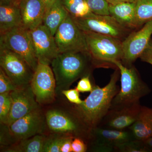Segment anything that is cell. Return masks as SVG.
I'll return each mask as SVG.
<instances>
[{
    "label": "cell",
    "instance_id": "obj_28",
    "mask_svg": "<svg viewBox=\"0 0 152 152\" xmlns=\"http://www.w3.org/2000/svg\"><path fill=\"white\" fill-rule=\"evenodd\" d=\"M18 87L6 75L0 68V94L11 92L17 89Z\"/></svg>",
    "mask_w": 152,
    "mask_h": 152
},
{
    "label": "cell",
    "instance_id": "obj_11",
    "mask_svg": "<svg viewBox=\"0 0 152 152\" xmlns=\"http://www.w3.org/2000/svg\"><path fill=\"white\" fill-rule=\"evenodd\" d=\"M46 123L49 129L55 133H64L82 139H89L75 115H70L56 110L48 111L45 114Z\"/></svg>",
    "mask_w": 152,
    "mask_h": 152
},
{
    "label": "cell",
    "instance_id": "obj_7",
    "mask_svg": "<svg viewBox=\"0 0 152 152\" xmlns=\"http://www.w3.org/2000/svg\"><path fill=\"white\" fill-rule=\"evenodd\" d=\"M54 37L60 53L72 52L88 53L83 31L69 14L58 28Z\"/></svg>",
    "mask_w": 152,
    "mask_h": 152
},
{
    "label": "cell",
    "instance_id": "obj_4",
    "mask_svg": "<svg viewBox=\"0 0 152 152\" xmlns=\"http://www.w3.org/2000/svg\"><path fill=\"white\" fill-rule=\"evenodd\" d=\"M83 33L89 54L95 66H114V61H121L123 41L112 36L92 32Z\"/></svg>",
    "mask_w": 152,
    "mask_h": 152
},
{
    "label": "cell",
    "instance_id": "obj_12",
    "mask_svg": "<svg viewBox=\"0 0 152 152\" xmlns=\"http://www.w3.org/2000/svg\"><path fill=\"white\" fill-rule=\"evenodd\" d=\"M45 117H44L39 108L6 126L10 137L18 142L42 134L45 129Z\"/></svg>",
    "mask_w": 152,
    "mask_h": 152
},
{
    "label": "cell",
    "instance_id": "obj_6",
    "mask_svg": "<svg viewBox=\"0 0 152 152\" xmlns=\"http://www.w3.org/2000/svg\"><path fill=\"white\" fill-rule=\"evenodd\" d=\"M72 19L83 31L92 32L112 36L122 41L131 32V30L120 25L110 15H103L93 13L85 18Z\"/></svg>",
    "mask_w": 152,
    "mask_h": 152
},
{
    "label": "cell",
    "instance_id": "obj_31",
    "mask_svg": "<svg viewBox=\"0 0 152 152\" xmlns=\"http://www.w3.org/2000/svg\"><path fill=\"white\" fill-rule=\"evenodd\" d=\"M61 93L70 102L75 104H80L83 101L80 98V92L76 88L64 90Z\"/></svg>",
    "mask_w": 152,
    "mask_h": 152
},
{
    "label": "cell",
    "instance_id": "obj_16",
    "mask_svg": "<svg viewBox=\"0 0 152 152\" xmlns=\"http://www.w3.org/2000/svg\"><path fill=\"white\" fill-rule=\"evenodd\" d=\"M12 106L7 124L9 125L17 120L39 108V104L30 84L18 87L10 93Z\"/></svg>",
    "mask_w": 152,
    "mask_h": 152
},
{
    "label": "cell",
    "instance_id": "obj_38",
    "mask_svg": "<svg viewBox=\"0 0 152 152\" xmlns=\"http://www.w3.org/2000/svg\"><path fill=\"white\" fill-rule=\"evenodd\" d=\"M145 144L152 150V137L144 141Z\"/></svg>",
    "mask_w": 152,
    "mask_h": 152
},
{
    "label": "cell",
    "instance_id": "obj_3",
    "mask_svg": "<svg viewBox=\"0 0 152 152\" xmlns=\"http://www.w3.org/2000/svg\"><path fill=\"white\" fill-rule=\"evenodd\" d=\"M113 64L119 70L121 86L110 108L140 102L141 98L151 93V89L142 80L134 66H126L119 61H114Z\"/></svg>",
    "mask_w": 152,
    "mask_h": 152
},
{
    "label": "cell",
    "instance_id": "obj_23",
    "mask_svg": "<svg viewBox=\"0 0 152 152\" xmlns=\"http://www.w3.org/2000/svg\"><path fill=\"white\" fill-rule=\"evenodd\" d=\"M70 15L74 18H81L93 14L85 0H62Z\"/></svg>",
    "mask_w": 152,
    "mask_h": 152
},
{
    "label": "cell",
    "instance_id": "obj_22",
    "mask_svg": "<svg viewBox=\"0 0 152 152\" xmlns=\"http://www.w3.org/2000/svg\"><path fill=\"white\" fill-rule=\"evenodd\" d=\"M46 136L42 134L18 142L7 147L4 151L8 152H43Z\"/></svg>",
    "mask_w": 152,
    "mask_h": 152
},
{
    "label": "cell",
    "instance_id": "obj_29",
    "mask_svg": "<svg viewBox=\"0 0 152 152\" xmlns=\"http://www.w3.org/2000/svg\"><path fill=\"white\" fill-rule=\"evenodd\" d=\"M65 137H52L46 140L43 152H61V147Z\"/></svg>",
    "mask_w": 152,
    "mask_h": 152
},
{
    "label": "cell",
    "instance_id": "obj_2",
    "mask_svg": "<svg viewBox=\"0 0 152 152\" xmlns=\"http://www.w3.org/2000/svg\"><path fill=\"white\" fill-rule=\"evenodd\" d=\"M56 81V93L69 89L71 85L83 76L90 75L91 65L94 66L88 53H61L50 64Z\"/></svg>",
    "mask_w": 152,
    "mask_h": 152
},
{
    "label": "cell",
    "instance_id": "obj_21",
    "mask_svg": "<svg viewBox=\"0 0 152 152\" xmlns=\"http://www.w3.org/2000/svg\"><path fill=\"white\" fill-rule=\"evenodd\" d=\"M69 14L62 0H56L46 11L42 24L54 36L58 28L69 15Z\"/></svg>",
    "mask_w": 152,
    "mask_h": 152
},
{
    "label": "cell",
    "instance_id": "obj_27",
    "mask_svg": "<svg viewBox=\"0 0 152 152\" xmlns=\"http://www.w3.org/2000/svg\"><path fill=\"white\" fill-rule=\"evenodd\" d=\"M93 13L98 15H110L109 5L106 0H85Z\"/></svg>",
    "mask_w": 152,
    "mask_h": 152
},
{
    "label": "cell",
    "instance_id": "obj_32",
    "mask_svg": "<svg viewBox=\"0 0 152 152\" xmlns=\"http://www.w3.org/2000/svg\"><path fill=\"white\" fill-rule=\"evenodd\" d=\"M141 61L152 65V39H151L145 48L140 57Z\"/></svg>",
    "mask_w": 152,
    "mask_h": 152
},
{
    "label": "cell",
    "instance_id": "obj_9",
    "mask_svg": "<svg viewBox=\"0 0 152 152\" xmlns=\"http://www.w3.org/2000/svg\"><path fill=\"white\" fill-rule=\"evenodd\" d=\"M89 140L91 151L115 152L119 145L134 139L129 129L118 130L97 127L91 132Z\"/></svg>",
    "mask_w": 152,
    "mask_h": 152
},
{
    "label": "cell",
    "instance_id": "obj_35",
    "mask_svg": "<svg viewBox=\"0 0 152 152\" xmlns=\"http://www.w3.org/2000/svg\"><path fill=\"white\" fill-rule=\"evenodd\" d=\"M21 0H0V4L19 5Z\"/></svg>",
    "mask_w": 152,
    "mask_h": 152
},
{
    "label": "cell",
    "instance_id": "obj_24",
    "mask_svg": "<svg viewBox=\"0 0 152 152\" xmlns=\"http://www.w3.org/2000/svg\"><path fill=\"white\" fill-rule=\"evenodd\" d=\"M136 25L139 28L152 20V0H137L136 2Z\"/></svg>",
    "mask_w": 152,
    "mask_h": 152
},
{
    "label": "cell",
    "instance_id": "obj_33",
    "mask_svg": "<svg viewBox=\"0 0 152 152\" xmlns=\"http://www.w3.org/2000/svg\"><path fill=\"white\" fill-rule=\"evenodd\" d=\"M72 149L73 152H85L88 150L87 145L83 139L76 137L73 140Z\"/></svg>",
    "mask_w": 152,
    "mask_h": 152
},
{
    "label": "cell",
    "instance_id": "obj_26",
    "mask_svg": "<svg viewBox=\"0 0 152 152\" xmlns=\"http://www.w3.org/2000/svg\"><path fill=\"white\" fill-rule=\"evenodd\" d=\"M10 92L0 94V121L2 125L7 124L12 106Z\"/></svg>",
    "mask_w": 152,
    "mask_h": 152
},
{
    "label": "cell",
    "instance_id": "obj_13",
    "mask_svg": "<svg viewBox=\"0 0 152 152\" xmlns=\"http://www.w3.org/2000/svg\"><path fill=\"white\" fill-rule=\"evenodd\" d=\"M152 34V20L147 22L137 31L130 33L123 41V64L130 67L140 58Z\"/></svg>",
    "mask_w": 152,
    "mask_h": 152
},
{
    "label": "cell",
    "instance_id": "obj_1",
    "mask_svg": "<svg viewBox=\"0 0 152 152\" xmlns=\"http://www.w3.org/2000/svg\"><path fill=\"white\" fill-rule=\"evenodd\" d=\"M120 76L119 70L117 68L107 84L103 88L94 86L82 104H75V115L90 135L92 130L99 126L110 110L113 99L119 91L117 82Z\"/></svg>",
    "mask_w": 152,
    "mask_h": 152
},
{
    "label": "cell",
    "instance_id": "obj_34",
    "mask_svg": "<svg viewBox=\"0 0 152 152\" xmlns=\"http://www.w3.org/2000/svg\"><path fill=\"white\" fill-rule=\"evenodd\" d=\"M74 137L72 135L65 137L61 146V152H73L72 145Z\"/></svg>",
    "mask_w": 152,
    "mask_h": 152
},
{
    "label": "cell",
    "instance_id": "obj_10",
    "mask_svg": "<svg viewBox=\"0 0 152 152\" xmlns=\"http://www.w3.org/2000/svg\"><path fill=\"white\" fill-rule=\"evenodd\" d=\"M36 99L39 104L51 103L56 94V81L49 65L39 63L30 83Z\"/></svg>",
    "mask_w": 152,
    "mask_h": 152
},
{
    "label": "cell",
    "instance_id": "obj_37",
    "mask_svg": "<svg viewBox=\"0 0 152 152\" xmlns=\"http://www.w3.org/2000/svg\"><path fill=\"white\" fill-rule=\"evenodd\" d=\"M45 6L46 10L54 4L56 0H41Z\"/></svg>",
    "mask_w": 152,
    "mask_h": 152
},
{
    "label": "cell",
    "instance_id": "obj_25",
    "mask_svg": "<svg viewBox=\"0 0 152 152\" xmlns=\"http://www.w3.org/2000/svg\"><path fill=\"white\" fill-rule=\"evenodd\" d=\"M116 152H152V150L144 141L134 140L119 145L117 148Z\"/></svg>",
    "mask_w": 152,
    "mask_h": 152
},
{
    "label": "cell",
    "instance_id": "obj_36",
    "mask_svg": "<svg viewBox=\"0 0 152 152\" xmlns=\"http://www.w3.org/2000/svg\"><path fill=\"white\" fill-rule=\"evenodd\" d=\"M109 4H116L118 3L125 2H134L137 0H106Z\"/></svg>",
    "mask_w": 152,
    "mask_h": 152
},
{
    "label": "cell",
    "instance_id": "obj_19",
    "mask_svg": "<svg viewBox=\"0 0 152 152\" xmlns=\"http://www.w3.org/2000/svg\"><path fill=\"white\" fill-rule=\"evenodd\" d=\"M129 130L134 140L145 141L152 137V108L142 106L135 122Z\"/></svg>",
    "mask_w": 152,
    "mask_h": 152
},
{
    "label": "cell",
    "instance_id": "obj_8",
    "mask_svg": "<svg viewBox=\"0 0 152 152\" xmlns=\"http://www.w3.org/2000/svg\"><path fill=\"white\" fill-rule=\"evenodd\" d=\"M0 66L17 86H24L31 83L34 72L18 54L0 47Z\"/></svg>",
    "mask_w": 152,
    "mask_h": 152
},
{
    "label": "cell",
    "instance_id": "obj_17",
    "mask_svg": "<svg viewBox=\"0 0 152 152\" xmlns=\"http://www.w3.org/2000/svg\"><path fill=\"white\" fill-rule=\"evenodd\" d=\"M19 7L23 27L30 31L42 24L46 9L41 0H21Z\"/></svg>",
    "mask_w": 152,
    "mask_h": 152
},
{
    "label": "cell",
    "instance_id": "obj_18",
    "mask_svg": "<svg viewBox=\"0 0 152 152\" xmlns=\"http://www.w3.org/2000/svg\"><path fill=\"white\" fill-rule=\"evenodd\" d=\"M136 2H125L116 4H110V15L118 23L128 29L137 28L136 25Z\"/></svg>",
    "mask_w": 152,
    "mask_h": 152
},
{
    "label": "cell",
    "instance_id": "obj_15",
    "mask_svg": "<svg viewBox=\"0 0 152 152\" xmlns=\"http://www.w3.org/2000/svg\"><path fill=\"white\" fill-rule=\"evenodd\" d=\"M142 105L140 102L111 108L99 125V127L110 129H127L135 121Z\"/></svg>",
    "mask_w": 152,
    "mask_h": 152
},
{
    "label": "cell",
    "instance_id": "obj_5",
    "mask_svg": "<svg viewBox=\"0 0 152 152\" xmlns=\"http://www.w3.org/2000/svg\"><path fill=\"white\" fill-rule=\"evenodd\" d=\"M0 36V47L9 49L20 55L34 72L39 62L33 48L29 31L20 27Z\"/></svg>",
    "mask_w": 152,
    "mask_h": 152
},
{
    "label": "cell",
    "instance_id": "obj_30",
    "mask_svg": "<svg viewBox=\"0 0 152 152\" xmlns=\"http://www.w3.org/2000/svg\"><path fill=\"white\" fill-rule=\"evenodd\" d=\"M90 75H86L81 78L76 88L80 92H91L94 88L90 78Z\"/></svg>",
    "mask_w": 152,
    "mask_h": 152
},
{
    "label": "cell",
    "instance_id": "obj_20",
    "mask_svg": "<svg viewBox=\"0 0 152 152\" xmlns=\"http://www.w3.org/2000/svg\"><path fill=\"white\" fill-rule=\"evenodd\" d=\"M23 27L19 5L0 4V34Z\"/></svg>",
    "mask_w": 152,
    "mask_h": 152
},
{
    "label": "cell",
    "instance_id": "obj_14",
    "mask_svg": "<svg viewBox=\"0 0 152 152\" xmlns=\"http://www.w3.org/2000/svg\"><path fill=\"white\" fill-rule=\"evenodd\" d=\"M29 31L38 62L50 65L53 59L60 54L54 36L42 24Z\"/></svg>",
    "mask_w": 152,
    "mask_h": 152
}]
</instances>
